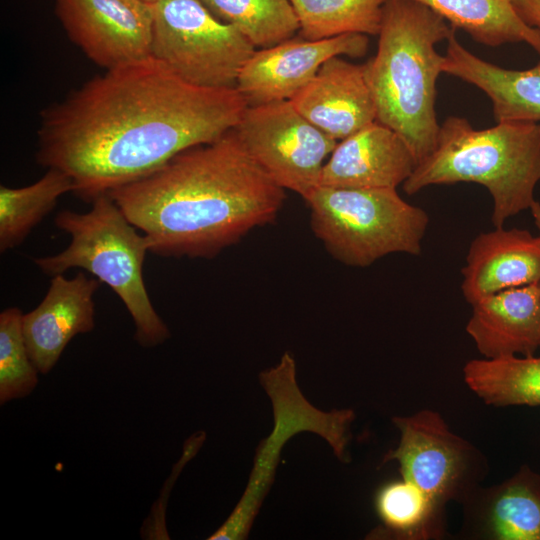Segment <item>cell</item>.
Returning a JSON list of instances; mask_svg holds the SVG:
<instances>
[{"instance_id": "obj_1", "label": "cell", "mask_w": 540, "mask_h": 540, "mask_svg": "<svg viewBox=\"0 0 540 540\" xmlns=\"http://www.w3.org/2000/svg\"><path fill=\"white\" fill-rule=\"evenodd\" d=\"M248 104L236 87L191 84L153 56L108 69L43 110L37 161L96 197L233 130Z\"/></svg>"}, {"instance_id": "obj_2", "label": "cell", "mask_w": 540, "mask_h": 540, "mask_svg": "<svg viewBox=\"0 0 540 540\" xmlns=\"http://www.w3.org/2000/svg\"><path fill=\"white\" fill-rule=\"evenodd\" d=\"M108 194L146 236L150 252L191 258H212L272 222L285 199L234 130Z\"/></svg>"}, {"instance_id": "obj_3", "label": "cell", "mask_w": 540, "mask_h": 540, "mask_svg": "<svg viewBox=\"0 0 540 540\" xmlns=\"http://www.w3.org/2000/svg\"><path fill=\"white\" fill-rule=\"evenodd\" d=\"M447 21L414 0H387L376 54L364 65L376 120L399 134L417 164L435 148L436 82L444 56L436 44L455 33Z\"/></svg>"}, {"instance_id": "obj_4", "label": "cell", "mask_w": 540, "mask_h": 540, "mask_svg": "<svg viewBox=\"0 0 540 540\" xmlns=\"http://www.w3.org/2000/svg\"><path fill=\"white\" fill-rule=\"evenodd\" d=\"M539 181L538 122H496L475 129L466 118L450 116L440 125L433 151L402 185L412 195L430 185L480 184L492 197L491 221L497 228L531 208Z\"/></svg>"}, {"instance_id": "obj_5", "label": "cell", "mask_w": 540, "mask_h": 540, "mask_svg": "<svg viewBox=\"0 0 540 540\" xmlns=\"http://www.w3.org/2000/svg\"><path fill=\"white\" fill-rule=\"evenodd\" d=\"M85 213L63 210L55 225L71 241L56 255L34 259L48 275L71 268L90 272L121 299L135 327V339L144 347L163 343L170 332L154 309L143 279V264L150 252L148 239L130 223L108 193L96 197Z\"/></svg>"}, {"instance_id": "obj_6", "label": "cell", "mask_w": 540, "mask_h": 540, "mask_svg": "<svg viewBox=\"0 0 540 540\" xmlns=\"http://www.w3.org/2000/svg\"><path fill=\"white\" fill-rule=\"evenodd\" d=\"M303 199L313 233L341 263L366 267L389 254L421 253L429 217L395 188L317 186Z\"/></svg>"}, {"instance_id": "obj_7", "label": "cell", "mask_w": 540, "mask_h": 540, "mask_svg": "<svg viewBox=\"0 0 540 540\" xmlns=\"http://www.w3.org/2000/svg\"><path fill=\"white\" fill-rule=\"evenodd\" d=\"M274 416L272 432L260 441L244 493L225 522L207 539H245L274 480L281 450L302 431L316 433L332 447L340 461H346L349 428L355 418L352 409L323 412L303 396L296 382L295 360L286 352L279 363L260 374Z\"/></svg>"}, {"instance_id": "obj_8", "label": "cell", "mask_w": 540, "mask_h": 540, "mask_svg": "<svg viewBox=\"0 0 540 540\" xmlns=\"http://www.w3.org/2000/svg\"><path fill=\"white\" fill-rule=\"evenodd\" d=\"M152 6L151 56L191 84L236 87L242 68L256 51L245 36L200 0H162Z\"/></svg>"}, {"instance_id": "obj_9", "label": "cell", "mask_w": 540, "mask_h": 540, "mask_svg": "<svg viewBox=\"0 0 540 540\" xmlns=\"http://www.w3.org/2000/svg\"><path fill=\"white\" fill-rule=\"evenodd\" d=\"M392 423L400 432L399 443L384 454L381 465L396 461L402 478L440 505L461 504L487 476V457L452 432L439 412L422 409L394 416Z\"/></svg>"}, {"instance_id": "obj_10", "label": "cell", "mask_w": 540, "mask_h": 540, "mask_svg": "<svg viewBox=\"0 0 540 540\" xmlns=\"http://www.w3.org/2000/svg\"><path fill=\"white\" fill-rule=\"evenodd\" d=\"M250 157L281 188L304 198L337 145L290 100L248 106L233 129Z\"/></svg>"}, {"instance_id": "obj_11", "label": "cell", "mask_w": 540, "mask_h": 540, "mask_svg": "<svg viewBox=\"0 0 540 540\" xmlns=\"http://www.w3.org/2000/svg\"><path fill=\"white\" fill-rule=\"evenodd\" d=\"M70 39L108 69L151 56L153 6L142 0H56Z\"/></svg>"}, {"instance_id": "obj_12", "label": "cell", "mask_w": 540, "mask_h": 540, "mask_svg": "<svg viewBox=\"0 0 540 540\" xmlns=\"http://www.w3.org/2000/svg\"><path fill=\"white\" fill-rule=\"evenodd\" d=\"M368 35L348 33L321 40L290 38L256 50L242 68L236 88L248 106L290 100L335 56L360 58Z\"/></svg>"}, {"instance_id": "obj_13", "label": "cell", "mask_w": 540, "mask_h": 540, "mask_svg": "<svg viewBox=\"0 0 540 540\" xmlns=\"http://www.w3.org/2000/svg\"><path fill=\"white\" fill-rule=\"evenodd\" d=\"M99 280L78 272L71 279L54 275L41 303L23 314L22 326L29 356L42 374L57 363L70 340L95 326L94 295Z\"/></svg>"}, {"instance_id": "obj_14", "label": "cell", "mask_w": 540, "mask_h": 540, "mask_svg": "<svg viewBox=\"0 0 540 540\" xmlns=\"http://www.w3.org/2000/svg\"><path fill=\"white\" fill-rule=\"evenodd\" d=\"M416 165L403 138L376 120L337 143L318 186L397 189Z\"/></svg>"}, {"instance_id": "obj_15", "label": "cell", "mask_w": 540, "mask_h": 540, "mask_svg": "<svg viewBox=\"0 0 540 540\" xmlns=\"http://www.w3.org/2000/svg\"><path fill=\"white\" fill-rule=\"evenodd\" d=\"M461 505L463 539L540 540V474L527 464L499 484L478 486Z\"/></svg>"}, {"instance_id": "obj_16", "label": "cell", "mask_w": 540, "mask_h": 540, "mask_svg": "<svg viewBox=\"0 0 540 540\" xmlns=\"http://www.w3.org/2000/svg\"><path fill=\"white\" fill-rule=\"evenodd\" d=\"M290 102L308 121L337 141L376 121L364 65L341 56L327 60Z\"/></svg>"}, {"instance_id": "obj_17", "label": "cell", "mask_w": 540, "mask_h": 540, "mask_svg": "<svg viewBox=\"0 0 540 540\" xmlns=\"http://www.w3.org/2000/svg\"><path fill=\"white\" fill-rule=\"evenodd\" d=\"M471 242L461 290L471 305L488 295L540 282V235L494 227Z\"/></svg>"}, {"instance_id": "obj_18", "label": "cell", "mask_w": 540, "mask_h": 540, "mask_svg": "<svg viewBox=\"0 0 540 540\" xmlns=\"http://www.w3.org/2000/svg\"><path fill=\"white\" fill-rule=\"evenodd\" d=\"M466 332L484 358L532 356L540 348V282L471 304Z\"/></svg>"}, {"instance_id": "obj_19", "label": "cell", "mask_w": 540, "mask_h": 540, "mask_svg": "<svg viewBox=\"0 0 540 540\" xmlns=\"http://www.w3.org/2000/svg\"><path fill=\"white\" fill-rule=\"evenodd\" d=\"M442 70L481 89L492 102L496 122L540 121V61L526 70L506 69L474 55L453 33Z\"/></svg>"}, {"instance_id": "obj_20", "label": "cell", "mask_w": 540, "mask_h": 540, "mask_svg": "<svg viewBox=\"0 0 540 540\" xmlns=\"http://www.w3.org/2000/svg\"><path fill=\"white\" fill-rule=\"evenodd\" d=\"M374 508L381 525L368 539L439 540L447 534L445 506L403 478L377 489Z\"/></svg>"}, {"instance_id": "obj_21", "label": "cell", "mask_w": 540, "mask_h": 540, "mask_svg": "<svg viewBox=\"0 0 540 540\" xmlns=\"http://www.w3.org/2000/svg\"><path fill=\"white\" fill-rule=\"evenodd\" d=\"M442 16L454 29L487 46L526 42L540 55V32L526 25L510 0H414Z\"/></svg>"}, {"instance_id": "obj_22", "label": "cell", "mask_w": 540, "mask_h": 540, "mask_svg": "<svg viewBox=\"0 0 540 540\" xmlns=\"http://www.w3.org/2000/svg\"><path fill=\"white\" fill-rule=\"evenodd\" d=\"M463 379L488 405L540 406V357L472 359L463 367Z\"/></svg>"}, {"instance_id": "obj_23", "label": "cell", "mask_w": 540, "mask_h": 540, "mask_svg": "<svg viewBox=\"0 0 540 540\" xmlns=\"http://www.w3.org/2000/svg\"><path fill=\"white\" fill-rule=\"evenodd\" d=\"M64 172L49 168L36 182L19 188L0 187V252L20 245L56 206L60 196L73 192Z\"/></svg>"}, {"instance_id": "obj_24", "label": "cell", "mask_w": 540, "mask_h": 540, "mask_svg": "<svg viewBox=\"0 0 540 540\" xmlns=\"http://www.w3.org/2000/svg\"><path fill=\"white\" fill-rule=\"evenodd\" d=\"M387 0H290L301 37L321 40L348 33L378 35Z\"/></svg>"}, {"instance_id": "obj_25", "label": "cell", "mask_w": 540, "mask_h": 540, "mask_svg": "<svg viewBox=\"0 0 540 540\" xmlns=\"http://www.w3.org/2000/svg\"><path fill=\"white\" fill-rule=\"evenodd\" d=\"M211 13L232 25L255 48L292 38L299 22L290 0H200Z\"/></svg>"}, {"instance_id": "obj_26", "label": "cell", "mask_w": 540, "mask_h": 540, "mask_svg": "<svg viewBox=\"0 0 540 540\" xmlns=\"http://www.w3.org/2000/svg\"><path fill=\"white\" fill-rule=\"evenodd\" d=\"M23 313L10 307L0 314V403L29 395L38 383L24 339Z\"/></svg>"}, {"instance_id": "obj_27", "label": "cell", "mask_w": 540, "mask_h": 540, "mask_svg": "<svg viewBox=\"0 0 540 540\" xmlns=\"http://www.w3.org/2000/svg\"><path fill=\"white\" fill-rule=\"evenodd\" d=\"M510 2L520 19L540 32V0H510Z\"/></svg>"}, {"instance_id": "obj_28", "label": "cell", "mask_w": 540, "mask_h": 540, "mask_svg": "<svg viewBox=\"0 0 540 540\" xmlns=\"http://www.w3.org/2000/svg\"><path fill=\"white\" fill-rule=\"evenodd\" d=\"M530 210L532 213L534 224L538 229V233L540 235V203L535 201L534 204L531 206Z\"/></svg>"}, {"instance_id": "obj_29", "label": "cell", "mask_w": 540, "mask_h": 540, "mask_svg": "<svg viewBox=\"0 0 540 540\" xmlns=\"http://www.w3.org/2000/svg\"><path fill=\"white\" fill-rule=\"evenodd\" d=\"M142 1H144V2H146V3H148V4L153 5V4H156V3H158V2H160V1H162V0H142Z\"/></svg>"}]
</instances>
